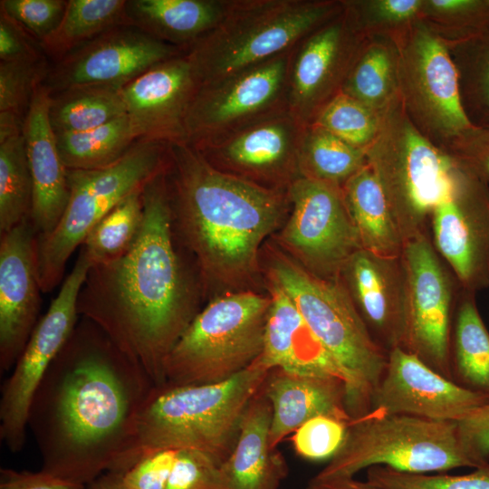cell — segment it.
Wrapping results in <instances>:
<instances>
[{
    "label": "cell",
    "instance_id": "29",
    "mask_svg": "<svg viewBox=\"0 0 489 489\" xmlns=\"http://www.w3.org/2000/svg\"><path fill=\"white\" fill-rule=\"evenodd\" d=\"M341 191L362 248L380 255H400L405 242L369 167L349 178Z\"/></svg>",
    "mask_w": 489,
    "mask_h": 489
},
{
    "label": "cell",
    "instance_id": "48",
    "mask_svg": "<svg viewBox=\"0 0 489 489\" xmlns=\"http://www.w3.org/2000/svg\"><path fill=\"white\" fill-rule=\"evenodd\" d=\"M178 450L163 449L151 453L121 475L129 489H167Z\"/></svg>",
    "mask_w": 489,
    "mask_h": 489
},
{
    "label": "cell",
    "instance_id": "27",
    "mask_svg": "<svg viewBox=\"0 0 489 489\" xmlns=\"http://www.w3.org/2000/svg\"><path fill=\"white\" fill-rule=\"evenodd\" d=\"M271 420V404L261 388L246 408L234 449L220 465L224 489L280 488L288 467L270 446Z\"/></svg>",
    "mask_w": 489,
    "mask_h": 489
},
{
    "label": "cell",
    "instance_id": "2",
    "mask_svg": "<svg viewBox=\"0 0 489 489\" xmlns=\"http://www.w3.org/2000/svg\"><path fill=\"white\" fill-rule=\"evenodd\" d=\"M142 197L137 239L119 258L91 266L77 311L162 386L165 360L198 312L175 242L165 171L145 187Z\"/></svg>",
    "mask_w": 489,
    "mask_h": 489
},
{
    "label": "cell",
    "instance_id": "16",
    "mask_svg": "<svg viewBox=\"0 0 489 489\" xmlns=\"http://www.w3.org/2000/svg\"><path fill=\"white\" fill-rule=\"evenodd\" d=\"M429 225L431 241L460 287L489 288V184L454 163Z\"/></svg>",
    "mask_w": 489,
    "mask_h": 489
},
{
    "label": "cell",
    "instance_id": "50",
    "mask_svg": "<svg viewBox=\"0 0 489 489\" xmlns=\"http://www.w3.org/2000/svg\"><path fill=\"white\" fill-rule=\"evenodd\" d=\"M30 34L8 16L0 12V60L12 62L19 60L41 59L40 53L34 47Z\"/></svg>",
    "mask_w": 489,
    "mask_h": 489
},
{
    "label": "cell",
    "instance_id": "11",
    "mask_svg": "<svg viewBox=\"0 0 489 489\" xmlns=\"http://www.w3.org/2000/svg\"><path fill=\"white\" fill-rule=\"evenodd\" d=\"M391 38L398 48L401 104L417 129L441 149L473 125L447 45L420 19Z\"/></svg>",
    "mask_w": 489,
    "mask_h": 489
},
{
    "label": "cell",
    "instance_id": "53",
    "mask_svg": "<svg viewBox=\"0 0 489 489\" xmlns=\"http://www.w3.org/2000/svg\"><path fill=\"white\" fill-rule=\"evenodd\" d=\"M87 489H129L122 481L121 475L113 472H105L90 483Z\"/></svg>",
    "mask_w": 489,
    "mask_h": 489
},
{
    "label": "cell",
    "instance_id": "14",
    "mask_svg": "<svg viewBox=\"0 0 489 489\" xmlns=\"http://www.w3.org/2000/svg\"><path fill=\"white\" fill-rule=\"evenodd\" d=\"M292 50L201 85L186 119L187 142L197 146L287 110Z\"/></svg>",
    "mask_w": 489,
    "mask_h": 489
},
{
    "label": "cell",
    "instance_id": "39",
    "mask_svg": "<svg viewBox=\"0 0 489 489\" xmlns=\"http://www.w3.org/2000/svg\"><path fill=\"white\" fill-rule=\"evenodd\" d=\"M354 28L365 37H392L419 19L423 0H341Z\"/></svg>",
    "mask_w": 489,
    "mask_h": 489
},
{
    "label": "cell",
    "instance_id": "42",
    "mask_svg": "<svg viewBox=\"0 0 489 489\" xmlns=\"http://www.w3.org/2000/svg\"><path fill=\"white\" fill-rule=\"evenodd\" d=\"M366 475L367 481L383 489H489V463L465 475L414 474L375 465Z\"/></svg>",
    "mask_w": 489,
    "mask_h": 489
},
{
    "label": "cell",
    "instance_id": "47",
    "mask_svg": "<svg viewBox=\"0 0 489 489\" xmlns=\"http://www.w3.org/2000/svg\"><path fill=\"white\" fill-rule=\"evenodd\" d=\"M0 3L1 10L38 42L57 27L67 5L63 0H2Z\"/></svg>",
    "mask_w": 489,
    "mask_h": 489
},
{
    "label": "cell",
    "instance_id": "12",
    "mask_svg": "<svg viewBox=\"0 0 489 489\" xmlns=\"http://www.w3.org/2000/svg\"><path fill=\"white\" fill-rule=\"evenodd\" d=\"M401 260L405 314L399 347L454 380L450 344L459 284L436 252L428 232L405 243Z\"/></svg>",
    "mask_w": 489,
    "mask_h": 489
},
{
    "label": "cell",
    "instance_id": "49",
    "mask_svg": "<svg viewBox=\"0 0 489 489\" xmlns=\"http://www.w3.org/2000/svg\"><path fill=\"white\" fill-rule=\"evenodd\" d=\"M462 446L476 468L489 463V402L456 422Z\"/></svg>",
    "mask_w": 489,
    "mask_h": 489
},
{
    "label": "cell",
    "instance_id": "13",
    "mask_svg": "<svg viewBox=\"0 0 489 489\" xmlns=\"http://www.w3.org/2000/svg\"><path fill=\"white\" fill-rule=\"evenodd\" d=\"M91 266L81 250L74 266L38 321L11 375L2 386L0 439L12 452L24 447L34 396L78 323L77 300Z\"/></svg>",
    "mask_w": 489,
    "mask_h": 489
},
{
    "label": "cell",
    "instance_id": "24",
    "mask_svg": "<svg viewBox=\"0 0 489 489\" xmlns=\"http://www.w3.org/2000/svg\"><path fill=\"white\" fill-rule=\"evenodd\" d=\"M52 93L39 82L23 124L28 165L33 182L30 220L38 235L50 233L68 202L67 168L64 166L50 120Z\"/></svg>",
    "mask_w": 489,
    "mask_h": 489
},
{
    "label": "cell",
    "instance_id": "1",
    "mask_svg": "<svg viewBox=\"0 0 489 489\" xmlns=\"http://www.w3.org/2000/svg\"><path fill=\"white\" fill-rule=\"evenodd\" d=\"M155 386L101 329L82 318L31 403L28 427L41 470L85 486L110 471Z\"/></svg>",
    "mask_w": 489,
    "mask_h": 489
},
{
    "label": "cell",
    "instance_id": "43",
    "mask_svg": "<svg viewBox=\"0 0 489 489\" xmlns=\"http://www.w3.org/2000/svg\"><path fill=\"white\" fill-rule=\"evenodd\" d=\"M42 59L0 62V112L24 119L37 84L47 71Z\"/></svg>",
    "mask_w": 489,
    "mask_h": 489
},
{
    "label": "cell",
    "instance_id": "25",
    "mask_svg": "<svg viewBox=\"0 0 489 489\" xmlns=\"http://www.w3.org/2000/svg\"><path fill=\"white\" fill-rule=\"evenodd\" d=\"M262 389L272 408L269 444L276 446L306 421L328 416L350 423L346 386L334 375H308L269 370Z\"/></svg>",
    "mask_w": 489,
    "mask_h": 489
},
{
    "label": "cell",
    "instance_id": "15",
    "mask_svg": "<svg viewBox=\"0 0 489 489\" xmlns=\"http://www.w3.org/2000/svg\"><path fill=\"white\" fill-rule=\"evenodd\" d=\"M291 214L282 242L312 273L338 278L349 258L362 249L341 187L301 177L289 187Z\"/></svg>",
    "mask_w": 489,
    "mask_h": 489
},
{
    "label": "cell",
    "instance_id": "7",
    "mask_svg": "<svg viewBox=\"0 0 489 489\" xmlns=\"http://www.w3.org/2000/svg\"><path fill=\"white\" fill-rule=\"evenodd\" d=\"M168 144L139 139L117 162L97 169H67L69 198L54 228L37 235L43 292L62 280L67 262L91 230L116 206L142 191L168 165Z\"/></svg>",
    "mask_w": 489,
    "mask_h": 489
},
{
    "label": "cell",
    "instance_id": "51",
    "mask_svg": "<svg viewBox=\"0 0 489 489\" xmlns=\"http://www.w3.org/2000/svg\"><path fill=\"white\" fill-rule=\"evenodd\" d=\"M0 489H87V486L39 472L0 470Z\"/></svg>",
    "mask_w": 489,
    "mask_h": 489
},
{
    "label": "cell",
    "instance_id": "33",
    "mask_svg": "<svg viewBox=\"0 0 489 489\" xmlns=\"http://www.w3.org/2000/svg\"><path fill=\"white\" fill-rule=\"evenodd\" d=\"M125 0H70L57 27L39 42L56 62L113 28L132 25Z\"/></svg>",
    "mask_w": 489,
    "mask_h": 489
},
{
    "label": "cell",
    "instance_id": "52",
    "mask_svg": "<svg viewBox=\"0 0 489 489\" xmlns=\"http://www.w3.org/2000/svg\"><path fill=\"white\" fill-rule=\"evenodd\" d=\"M306 489H383L369 481H360L355 477L335 478L329 480H313L309 482Z\"/></svg>",
    "mask_w": 489,
    "mask_h": 489
},
{
    "label": "cell",
    "instance_id": "46",
    "mask_svg": "<svg viewBox=\"0 0 489 489\" xmlns=\"http://www.w3.org/2000/svg\"><path fill=\"white\" fill-rule=\"evenodd\" d=\"M167 489H224L220 464L197 450H178Z\"/></svg>",
    "mask_w": 489,
    "mask_h": 489
},
{
    "label": "cell",
    "instance_id": "40",
    "mask_svg": "<svg viewBox=\"0 0 489 489\" xmlns=\"http://www.w3.org/2000/svg\"><path fill=\"white\" fill-rule=\"evenodd\" d=\"M380 113L340 92L322 109L312 125L366 149L379 131Z\"/></svg>",
    "mask_w": 489,
    "mask_h": 489
},
{
    "label": "cell",
    "instance_id": "32",
    "mask_svg": "<svg viewBox=\"0 0 489 489\" xmlns=\"http://www.w3.org/2000/svg\"><path fill=\"white\" fill-rule=\"evenodd\" d=\"M341 92L379 113L398 99V48L391 37L366 38Z\"/></svg>",
    "mask_w": 489,
    "mask_h": 489
},
{
    "label": "cell",
    "instance_id": "38",
    "mask_svg": "<svg viewBox=\"0 0 489 489\" xmlns=\"http://www.w3.org/2000/svg\"><path fill=\"white\" fill-rule=\"evenodd\" d=\"M142 192H136L120 202L88 234L81 250L91 266L115 260L131 247L143 223Z\"/></svg>",
    "mask_w": 489,
    "mask_h": 489
},
{
    "label": "cell",
    "instance_id": "30",
    "mask_svg": "<svg viewBox=\"0 0 489 489\" xmlns=\"http://www.w3.org/2000/svg\"><path fill=\"white\" fill-rule=\"evenodd\" d=\"M475 293L459 285L451 331V366L456 383L489 397V331Z\"/></svg>",
    "mask_w": 489,
    "mask_h": 489
},
{
    "label": "cell",
    "instance_id": "18",
    "mask_svg": "<svg viewBox=\"0 0 489 489\" xmlns=\"http://www.w3.org/2000/svg\"><path fill=\"white\" fill-rule=\"evenodd\" d=\"M367 37L343 11L301 40L292 50L287 110L304 127L341 92Z\"/></svg>",
    "mask_w": 489,
    "mask_h": 489
},
{
    "label": "cell",
    "instance_id": "26",
    "mask_svg": "<svg viewBox=\"0 0 489 489\" xmlns=\"http://www.w3.org/2000/svg\"><path fill=\"white\" fill-rule=\"evenodd\" d=\"M263 351L256 362L267 370L334 375L338 368L306 324L289 296L272 283Z\"/></svg>",
    "mask_w": 489,
    "mask_h": 489
},
{
    "label": "cell",
    "instance_id": "10",
    "mask_svg": "<svg viewBox=\"0 0 489 489\" xmlns=\"http://www.w3.org/2000/svg\"><path fill=\"white\" fill-rule=\"evenodd\" d=\"M375 465L414 474L476 468L462 446L456 422L367 414L348 424L341 446L312 479L355 477Z\"/></svg>",
    "mask_w": 489,
    "mask_h": 489
},
{
    "label": "cell",
    "instance_id": "20",
    "mask_svg": "<svg viewBox=\"0 0 489 489\" xmlns=\"http://www.w3.org/2000/svg\"><path fill=\"white\" fill-rule=\"evenodd\" d=\"M488 402V396L459 385L397 347L388 352L368 414L457 422Z\"/></svg>",
    "mask_w": 489,
    "mask_h": 489
},
{
    "label": "cell",
    "instance_id": "34",
    "mask_svg": "<svg viewBox=\"0 0 489 489\" xmlns=\"http://www.w3.org/2000/svg\"><path fill=\"white\" fill-rule=\"evenodd\" d=\"M49 114L55 134L80 132L126 114V106L121 88L82 85L52 95Z\"/></svg>",
    "mask_w": 489,
    "mask_h": 489
},
{
    "label": "cell",
    "instance_id": "8",
    "mask_svg": "<svg viewBox=\"0 0 489 489\" xmlns=\"http://www.w3.org/2000/svg\"><path fill=\"white\" fill-rule=\"evenodd\" d=\"M365 152L404 242L428 232L454 162L417 129L399 97L380 113L379 131Z\"/></svg>",
    "mask_w": 489,
    "mask_h": 489
},
{
    "label": "cell",
    "instance_id": "36",
    "mask_svg": "<svg viewBox=\"0 0 489 489\" xmlns=\"http://www.w3.org/2000/svg\"><path fill=\"white\" fill-rule=\"evenodd\" d=\"M445 43L457 70L468 119L474 125H489V20L466 36Z\"/></svg>",
    "mask_w": 489,
    "mask_h": 489
},
{
    "label": "cell",
    "instance_id": "21",
    "mask_svg": "<svg viewBox=\"0 0 489 489\" xmlns=\"http://www.w3.org/2000/svg\"><path fill=\"white\" fill-rule=\"evenodd\" d=\"M0 370L13 369L38 322L37 232L30 218L0 235Z\"/></svg>",
    "mask_w": 489,
    "mask_h": 489
},
{
    "label": "cell",
    "instance_id": "19",
    "mask_svg": "<svg viewBox=\"0 0 489 489\" xmlns=\"http://www.w3.org/2000/svg\"><path fill=\"white\" fill-rule=\"evenodd\" d=\"M186 53L133 25H122L75 49L47 72L53 93L82 85L122 88L154 65Z\"/></svg>",
    "mask_w": 489,
    "mask_h": 489
},
{
    "label": "cell",
    "instance_id": "17",
    "mask_svg": "<svg viewBox=\"0 0 489 489\" xmlns=\"http://www.w3.org/2000/svg\"><path fill=\"white\" fill-rule=\"evenodd\" d=\"M302 126L288 110L195 147L216 169L258 186L288 191L302 177Z\"/></svg>",
    "mask_w": 489,
    "mask_h": 489
},
{
    "label": "cell",
    "instance_id": "44",
    "mask_svg": "<svg viewBox=\"0 0 489 489\" xmlns=\"http://www.w3.org/2000/svg\"><path fill=\"white\" fill-rule=\"evenodd\" d=\"M348 424L328 416L306 421L292 434L295 452L308 460H330L341 446Z\"/></svg>",
    "mask_w": 489,
    "mask_h": 489
},
{
    "label": "cell",
    "instance_id": "6",
    "mask_svg": "<svg viewBox=\"0 0 489 489\" xmlns=\"http://www.w3.org/2000/svg\"><path fill=\"white\" fill-rule=\"evenodd\" d=\"M341 10V0H231L186 55L201 86L291 50Z\"/></svg>",
    "mask_w": 489,
    "mask_h": 489
},
{
    "label": "cell",
    "instance_id": "37",
    "mask_svg": "<svg viewBox=\"0 0 489 489\" xmlns=\"http://www.w3.org/2000/svg\"><path fill=\"white\" fill-rule=\"evenodd\" d=\"M302 177L340 187L367 165L365 149L315 125L305 128L299 157Z\"/></svg>",
    "mask_w": 489,
    "mask_h": 489
},
{
    "label": "cell",
    "instance_id": "23",
    "mask_svg": "<svg viewBox=\"0 0 489 489\" xmlns=\"http://www.w3.org/2000/svg\"><path fill=\"white\" fill-rule=\"evenodd\" d=\"M339 280L375 341L389 352L402 340L405 274L398 256L360 249L343 265Z\"/></svg>",
    "mask_w": 489,
    "mask_h": 489
},
{
    "label": "cell",
    "instance_id": "3",
    "mask_svg": "<svg viewBox=\"0 0 489 489\" xmlns=\"http://www.w3.org/2000/svg\"><path fill=\"white\" fill-rule=\"evenodd\" d=\"M165 178L173 231L203 275L230 281L252 273L260 244L290 206L288 191L220 171L188 142L168 144Z\"/></svg>",
    "mask_w": 489,
    "mask_h": 489
},
{
    "label": "cell",
    "instance_id": "9",
    "mask_svg": "<svg viewBox=\"0 0 489 489\" xmlns=\"http://www.w3.org/2000/svg\"><path fill=\"white\" fill-rule=\"evenodd\" d=\"M271 297L251 292L213 300L194 317L168 353L165 384L225 381L261 356Z\"/></svg>",
    "mask_w": 489,
    "mask_h": 489
},
{
    "label": "cell",
    "instance_id": "41",
    "mask_svg": "<svg viewBox=\"0 0 489 489\" xmlns=\"http://www.w3.org/2000/svg\"><path fill=\"white\" fill-rule=\"evenodd\" d=\"M419 19L444 41L456 40L489 20V0H423Z\"/></svg>",
    "mask_w": 489,
    "mask_h": 489
},
{
    "label": "cell",
    "instance_id": "31",
    "mask_svg": "<svg viewBox=\"0 0 489 489\" xmlns=\"http://www.w3.org/2000/svg\"><path fill=\"white\" fill-rule=\"evenodd\" d=\"M24 119L0 112V235L30 218L33 182Z\"/></svg>",
    "mask_w": 489,
    "mask_h": 489
},
{
    "label": "cell",
    "instance_id": "45",
    "mask_svg": "<svg viewBox=\"0 0 489 489\" xmlns=\"http://www.w3.org/2000/svg\"><path fill=\"white\" fill-rule=\"evenodd\" d=\"M453 162L489 184V125H472L441 148Z\"/></svg>",
    "mask_w": 489,
    "mask_h": 489
},
{
    "label": "cell",
    "instance_id": "4",
    "mask_svg": "<svg viewBox=\"0 0 489 489\" xmlns=\"http://www.w3.org/2000/svg\"><path fill=\"white\" fill-rule=\"evenodd\" d=\"M268 372L255 361L218 383L155 386L128 444L108 472L122 475L163 449L197 450L221 465L234 449L246 408Z\"/></svg>",
    "mask_w": 489,
    "mask_h": 489
},
{
    "label": "cell",
    "instance_id": "22",
    "mask_svg": "<svg viewBox=\"0 0 489 489\" xmlns=\"http://www.w3.org/2000/svg\"><path fill=\"white\" fill-rule=\"evenodd\" d=\"M200 87L186 53L161 62L121 88L138 140L187 142L186 119Z\"/></svg>",
    "mask_w": 489,
    "mask_h": 489
},
{
    "label": "cell",
    "instance_id": "35",
    "mask_svg": "<svg viewBox=\"0 0 489 489\" xmlns=\"http://www.w3.org/2000/svg\"><path fill=\"white\" fill-rule=\"evenodd\" d=\"M55 135L67 169L106 168L120 159L138 141L127 113L91 129Z\"/></svg>",
    "mask_w": 489,
    "mask_h": 489
},
{
    "label": "cell",
    "instance_id": "28",
    "mask_svg": "<svg viewBox=\"0 0 489 489\" xmlns=\"http://www.w3.org/2000/svg\"><path fill=\"white\" fill-rule=\"evenodd\" d=\"M231 0H131L133 26L185 53L223 19Z\"/></svg>",
    "mask_w": 489,
    "mask_h": 489
},
{
    "label": "cell",
    "instance_id": "5",
    "mask_svg": "<svg viewBox=\"0 0 489 489\" xmlns=\"http://www.w3.org/2000/svg\"><path fill=\"white\" fill-rule=\"evenodd\" d=\"M271 278L292 300L338 368L351 419L367 415L388 352L375 341L339 278L319 277L282 255L273 259Z\"/></svg>",
    "mask_w": 489,
    "mask_h": 489
}]
</instances>
